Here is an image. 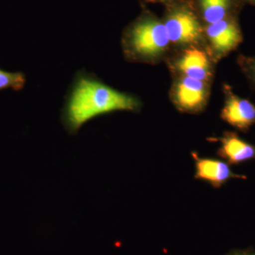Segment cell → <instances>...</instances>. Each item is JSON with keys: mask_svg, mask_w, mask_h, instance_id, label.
<instances>
[{"mask_svg": "<svg viewBox=\"0 0 255 255\" xmlns=\"http://www.w3.org/2000/svg\"><path fill=\"white\" fill-rule=\"evenodd\" d=\"M142 102L136 96L119 91L85 70L75 75L61 112V122L70 134L76 135L92 119L115 112L136 113Z\"/></svg>", "mask_w": 255, "mask_h": 255, "instance_id": "6da1fadb", "label": "cell"}, {"mask_svg": "<svg viewBox=\"0 0 255 255\" xmlns=\"http://www.w3.org/2000/svg\"><path fill=\"white\" fill-rule=\"evenodd\" d=\"M171 46L162 20L146 9L122 35V50L129 62L157 63L167 55Z\"/></svg>", "mask_w": 255, "mask_h": 255, "instance_id": "7a4b0ae2", "label": "cell"}, {"mask_svg": "<svg viewBox=\"0 0 255 255\" xmlns=\"http://www.w3.org/2000/svg\"><path fill=\"white\" fill-rule=\"evenodd\" d=\"M162 20L171 44L181 49L205 46L204 24L192 0H176L165 4Z\"/></svg>", "mask_w": 255, "mask_h": 255, "instance_id": "3957f363", "label": "cell"}, {"mask_svg": "<svg viewBox=\"0 0 255 255\" xmlns=\"http://www.w3.org/2000/svg\"><path fill=\"white\" fill-rule=\"evenodd\" d=\"M205 48L214 63L219 62L236 49L243 41L238 16H231L204 25Z\"/></svg>", "mask_w": 255, "mask_h": 255, "instance_id": "277c9868", "label": "cell"}, {"mask_svg": "<svg viewBox=\"0 0 255 255\" xmlns=\"http://www.w3.org/2000/svg\"><path fill=\"white\" fill-rule=\"evenodd\" d=\"M210 85L195 79L176 76L170 90L171 101L182 113H201L209 102Z\"/></svg>", "mask_w": 255, "mask_h": 255, "instance_id": "5b68a950", "label": "cell"}, {"mask_svg": "<svg viewBox=\"0 0 255 255\" xmlns=\"http://www.w3.org/2000/svg\"><path fill=\"white\" fill-rule=\"evenodd\" d=\"M181 50L169 65L176 76L187 77L211 84L214 63L206 48L194 46Z\"/></svg>", "mask_w": 255, "mask_h": 255, "instance_id": "8992f818", "label": "cell"}, {"mask_svg": "<svg viewBox=\"0 0 255 255\" xmlns=\"http://www.w3.org/2000/svg\"><path fill=\"white\" fill-rule=\"evenodd\" d=\"M223 92L225 101L221 119L240 131H248L255 124V104L235 94L228 85L223 86Z\"/></svg>", "mask_w": 255, "mask_h": 255, "instance_id": "52a82bcc", "label": "cell"}, {"mask_svg": "<svg viewBox=\"0 0 255 255\" xmlns=\"http://www.w3.org/2000/svg\"><path fill=\"white\" fill-rule=\"evenodd\" d=\"M195 164L194 178L208 183L213 188L219 189L231 179H246L245 175L235 173L226 161L203 157L196 152H191Z\"/></svg>", "mask_w": 255, "mask_h": 255, "instance_id": "ba28073f", "label": "cell"}, {"mask_svg": "<svg viewBox=\"0 0 255 255\" xmlns=\"http://www.w3.org/2000/svg\"><path fill=\"white\" fill-rule=\"evenodd\" d=\"M221 143L217 155L230 165H237L255 159V145L243 140L233 131L223 132L218 138H210Z\"/></svg>", "mask_w": 255, "mask_h": 255, "instance_id": "9c48e42d", "label": "cell"}, {"mask_svg": "<svg viewBox=\"0 0 255 255\" xmlns=\"http://www.w3.org/2000/svg\"><path fill=\"white\" fill-rule=\"evenodd\" d=\"M196 11L204 25L211 24L231 17L239 16L246 4L243 0H192Z\"/></svg>", "mask_w": 255, "mask_h": 255, "instance_id": "30bf717a", "label": "cell"}, {"mask_svg": "<svg viewBox=\"0 0 255 255\" xmlns=\"http://www.w3.org/2000/svg\"><path fill=\"white\" fill-rule=\"evenodd\" d=\"M26 83V77L21 72H8L0 69V91L11 90L21 91Z\"/></svg>", "mask_w": 255, "mask_h": 255, "instance_id": "8fae6325", "label": "cell"}, {"mask_svg": "<svg viewBox=\"0 0 255 255\" xmlns=\"http://www.w3.org/2000/svg\"><path fill=\"white\" fill-rule=\"evenodd\" d=\"M237 62L251 86L255 89V56L240 55Z\"/></svg>", "mask_w": 255, "mask_h": 255, "instance_id": "7c38bea8", "label": "cell"}, {"mask_svg": "<svg viewBox=\"0 0 255 255\" xmlns=\"http://www.w3.org/2000/svg\"><path fill=\"white\" fill-rule=\"evenodd\" d=\"M146 1H151V2L163 3L164 4H167L172 2V1H176V0H146Z\"/></svg>", "mask_w": 255, "mask_h": 255, "instance_id": "4fadbf2b", "label": "cell"}, {"mask_svg": "<svg viewBox=\"0 0 255 255\" xmlns=\"http://www.w3.org/2000/svg\"><path fill=\"white\" fill-rule=\"evenodd\" d=\"M255 255L251 253H246V252H241V253H233L232 255Z\"/></svg>", "mask_w": 255, "mask_h": 255, "instance_id": "5bb4252c", "label": "cell"}, {"mask_svg": "<svg viewBox=\"0 0 255 255\" xmlns=\"http://www.w3.org/2000/svg\"><path fill=\"white\" fill-rule=\"evenodd\" d=\"M245 1L246 4H249L252 5V6H255V0H243Z\"/></svg>", "mask_w": 255, "mask_h": 255, "instance_id": "9a60e30c", "label": "cell"}]
</instances>
